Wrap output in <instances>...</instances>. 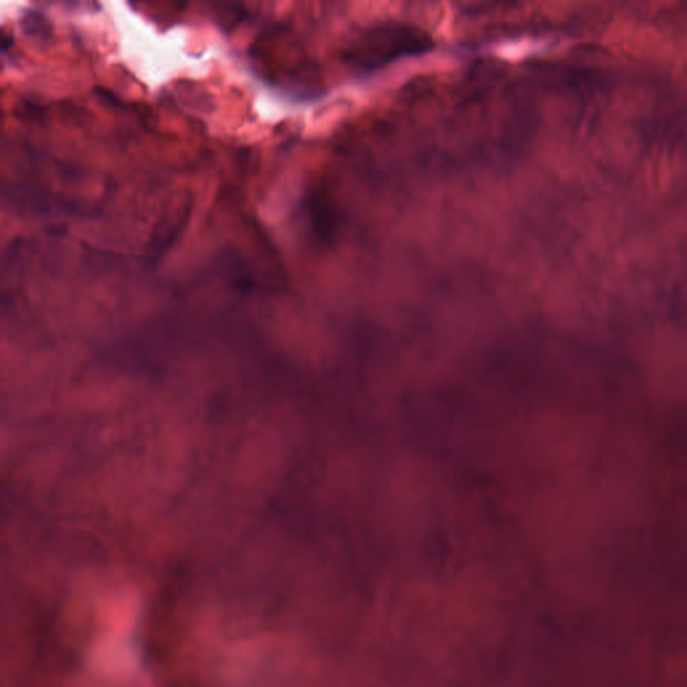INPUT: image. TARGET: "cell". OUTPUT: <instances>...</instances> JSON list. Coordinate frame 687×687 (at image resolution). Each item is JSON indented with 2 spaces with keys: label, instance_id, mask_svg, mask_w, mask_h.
<instances>
[{
  "label": "cell",
  "instance_id": "1",
  "mask_svg": "<svg viewBox=\"0 0 687 687\" xmlns=\"http://www.w3.org/2000/svg\"><path fill=\"white\" fill-rule=\"evenodd\" d=\"M204 669L221 687H281L296 673V651L273 632L213 624L200 634Z\"/></svg>",
  "mask_w": 687,
  "mask_h": 687
}]
</instances>
